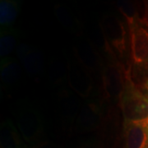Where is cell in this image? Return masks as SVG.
Here are the masks:
<instances>
[{
	"label": "cell",
	"mask_w": 148,
	"mask_h": 148,
	"mask_svg": "<svg viewBox=\"0 0 148 148\" xmlns=\"http://www.w3.org/2000/svg\"><path fill=\"white\" fill-rule=\"evenodd\" d=\"M130 31L129 69L138 86L148 79V27L137 15L127 21Z\"/></svg>",
	"instance_id": "1"
},
{
	"label": "cell",
	"mask_w": 148,
	"mask_h": 148,
	"mask_svg": "<svg viewBox=\"0 0 148 148\" xmlns=\"http://www.w3.org/2000/svg\"><path fill=\"white\" fill-rule=\"evenodd\" d=\"M119 105L124 122L148 127V97L132 81L130 69L126 70Z\"/></svg>",
	"instance_id": "2"
},
{
	"label": "cell",
	"mask_w": 148,
	"mask_h": 148,
	"mask_svg": "<svg viewBox=\"0 0 148 148\" xmlns=\"http://www.w3.org/2000/svg\"><path fill=\"white\" fill-rule=\"evenodd\" d=\"M107 49L119 63L129 69L130 31L125 23L113 15L106 16L101 23Z\"/></svg>",
	"instance_id": "3"
},
{
	"label": "cell",
	"mask_w": 148,
	"mask_h": 148,
	"mask_svg": "<svg viewBox=\"0 0 148 148\" xmlns=\"http://www.w3.org/2000/svg\"><path fill=\"white\" fill-rule=\"evenodd\" d=\"M125 148H148V127L123 122Z\"/></svg>",
	"instance_id": "4"
},
{
	"label": "cell",
	"mask_w": 148,
	"mask_h": 148,
	"mask_svg": "<svg viewBox=\"0 0 148 148\" xmlns=\"http://www.w3.org/2000/svg\"><path fill=\"white\" fill-rule=\"evenodd\" d=\"M20 3L13 0H1L0 25L1 28H10L17 18Z\"/></svg>",
	"instance_id": "5"
},
{
	"label": "cell",
	"mask_w": 148,
	"mask_h": 148,
	"mask_svg": "<svg viewBox=\"0 0 148 148\" xmlns=\"http://www.w3.org/2000/svg\"><path fill=\"white\" fill-rule=\"evenodd\" d=\"M2 147L20 148L21 141L17 131L8 119H6L1 125Z\"/></svg>",
	"instance_id": "6"
},
{
	"label": "cell",
	"mask_w": 148,
	"mask_h": 148,
	"mask_svg": "<svg viewBox=\"0 0 148 148\" xmlns=\"http://www.w3.org/2000/svg\"><path fill=\"white\" fill-rule=\"evenodd\" d=\"M18 39L17 32L12 28H1L0 32V55L4 58L10 54L16 47Z\"/></svg>",
	"instance_id": "7"
},
{
	"label": "cell",
	"mask_w": 148,
	"mask_h": 148,
	"mask_svg": "<svg viewBox=\"0 0 148 148\" xmlns=\"http://www.w3.org/2000/svg\"><path fill=\"white\" fill-rule=\"evenodd\" d=\"M20 73L19 66L16 62L9 58H3L1 60L2 81L6 84L12 83Z\"/></svg>",
	"instance_id": "8"
},
{
	"label": "cell",
	"mask_w": 148,
	"mask_h": 148,
	"mask_svg": "<svg viewBox=\"0 0 148 148\" xmlns=\"http://www.w3.org/2000/svg\"><path fill=\"white\" fill-rule=\"evenodd\" d=\"M140 20L143 24L148 27V1L145 2V8H144V12H143V16L140 17Z\"/></svg>",
	"instance_id": "9"
},
{
	"label": "cell",
	"mask_w": 148,
	"mask_h": 148,
	"mask_svg": "<svg viewBox=\"0 0 148 148\" xmlns=\"http://www.w3.org/2000/svg\"><path fill=\"white\" fill-rule=\"evenodd\" d=\"M143 93L148 97V79H147L140 86H138Z\"/></svg>",
	"instance_id": "10"
}]
</instances>
